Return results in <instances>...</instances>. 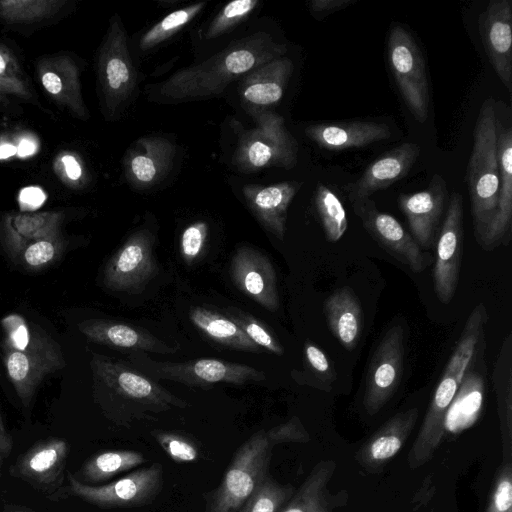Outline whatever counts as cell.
Returning a JSON list of instances; mask_svg holds the SVG:
<instances>
[{"label":"cell","mask_w":512,"mask_h":512,"mask_svg":"<svg viewBox=\"0 0 512 512\" xmlns=\"http://www.w3.org/2000/svg\"><path fill=\"white\" fill-rule=\"evenodd\" d=\"M499 193L494 218L480 243L485 251L507 246L512 238V129L498 126Z\"/></svg>","instance_id":"cell-21"},{"label":"cell","mask_w":512,"mask_h":512,"mask_svg":"<svg viewBox=\"0 0 512 512\" xmlns=\"http://www.w3.org/2000/svg\"><path fill=\"white\" fill-rule=\"evenodd\" d=\"M279 444L272 429L259 430L235 452L220 485L206 494V512H237L269 475L272 449Z\"/></svg>","instance_id":"cell-5"},{"label":"cell","mask_w":512,"mask_h":512,"mask_svg":"<svg viewBox=\"0 0 512 512\" xmlns=\"http://www.w3.org/2000/svg\"><path fill=\"white\" fill-rule=\"evenodd\" d=\"M78 329L89 341L112 348L159 354L177 350L143 328L113 320L86 319L78 324Z\"/></svg>","instance_id":"cell-24"},{"label":"cell","mask_w":512,"mask_h":512,"mask_svg":"<svg viewBox=\"0 0 512 512\" xmlns=\"http://www.w3.org/2000/svg\"><path fill=\"white\" fill-rule=\"evenodd\" d=\"M488 512H512V483L510 466H507L505 472L502 473L499 481L497 482Z\"/></svg>","instance_id":"cell-47"},{"label":"cell","mask_w":512,"mask_h":512,"mask_svg":"<svg viewBox=\"0 0 512 512\" xmlns=\"http://www.w3.org/2000/svg\"><path fill=\"white\" fill-rule=\"evenodd\" d=\"M314 204L326 240L332 243L339 241L348 226L346 211L339 197L325 184L317 183Z\"/></svg>","instance_id":"cell-38"},{"label":"cell","mask_w":512,"mask_h":512,"mask_svg":"<svg viewBox=\"0 0 512 512\" xmlns=\"http://www.w3.org/2000/svg\"><path fill=\"white\" fill-rule=\"evenodd\" d=\"M302 186L299 181H284L268 186L247 185L243 188L246 203L258 222L283 241L288 208Z\"/></svg>","instance_id":"cell-23"},{"label":"cell","mask_w":512,"mask_h":512,"mask_svg":"<svg viewBox=\"0 0 512 512\" xmlns=\"http://www.w3.org/2000/svg\"><path fill=\"white\" fill-rule=\"evenodd\" d=\"M290 484H280L269 475L237 512H280L295 493Z\"/></svg>","instance_id":"cell-39"},{"label":"cell","mask_w":512,"mask_h":512,"mask_svg":"<svg viewBox=\"0 0 512 512\" xmlns=\"http://www.w3.org/2000/svg\"><path fill=\"white\" fill-rule=\"evenodd\" d=\"M479 33L489 62L512 92V1L490 0L479 15Z\"/></svg>","instance_id":"cell-19"},{"label":"cell","mask_w":512,"mask_h":512,"mask_svg":"<svg viewBox=\"0 0 512 512\" xmlns=\"http://www.w3.org/2000/svg\"><path fill=\"white\" fill-rule=\"evenodd\" d=\"M66 0H0V20L12 26H31L60 14Z\"/></svg>","instance_id":"cell-36"},{"label":"cell","mask_w":512,"mask_h":512,"mask_svg":"<svg viewBox=\"0 0 512 512\" xmlns=\"http://www.w3.org/2000/svg\"><path fill=\"white\" fill-rule=\"evenodd\" d=\"M235 286L270 312L279 308L275 269L269 258L259 250L242 246L234 253L230 265Z\"/></svg>","instance_id":"cell-20"},{"label":"cell","mask_w":512,"mask_h":512,"mask_svg":"<svg viewBox=\"0 0 512 512\" xmlns=\"http://www.w3.org/2000/svg\"><path fill=\"white\" fill-rule=\"evenodd\" d=\"M151 434L175 462H193L198 459L199 450L196 444L186 436L163 430H153Z\"/></svg>","instance_id":"cell-44"},{"label":"cell","mask_w":512,"mask_h":512,"mask_svg":"<svg viewBox=\"0 0 512 512\" xmlns=\"http://www.w3.org/2000/svg\"><path fill=\"white\" fill-rule=\"evenodd\" d=\"M90 369L93 399L105 417L117 425L129 428L136 420H155L154 414L188 406L156 380L122 361L92 353Z\"/></svg>","instance_id":"cell-1"},{"label":"cell","mask_w":512,"mask_h":512,"mask_svg":"<svg viewBox=\"0 0 512 512\" xmlns=\"http://www.w3.org/2000/svg\"><path fill=\"white\" fill-rule=\"evenodd\" d=\"M63 174L70 182H77L82 176V167L73 154H65L61 159Z\"/></svg>","instance_id":"cell-49"},{"label":"cell","mask_w":512,"mask_h":512,"mask_svg":"<svg viewBox=\"0 0 512 512\" xmlns=\"http://www.w3.org/2000/svg\"><path fill=\"white\" fill-rule=\"evenodd\" d=\"M227 317L232 320L256 345L276 354L283 355L284 349L277 338L253 316L237 309H226Z\"/></svg>","instance_id":"cell-42"},{"label":"cell","mask_w":512,"mask_h":512,"mask_svg":"<svg viewBox=\"0 0 512 512\" xmlns=\"http://www.w3.org/2000/svg\"><path fill=\"white\" fill-rule=\"evenodd\" d=\"M417 143L404 142L381 154L371 162L355 181L344 190L351 204L369 199L406 177L420 156Z\"/></svg>","instance_id":"cell-18"},{"label":"cell","mask_w":512,"mask_h":512,"mask_svg":"<svg viewBox=\"0 0 512 512\" xmlns=\"http://www.w3.org/2000/svg\"><path fill=\"white\" fill-rule=\"evenodd\" d=\"M488 315L485 306L480 303L468 316L461 336L451 354L444 372L452 375L460 385L473 357L484 346V325Z\"/></svg>","instance_id":"cell-32"},{"label":"cell","mask_w":512,"mask_h":512,"mask_svg":"<svg viewBox=\"0 0 512 512\" xmlns=\"http://www.w3.org/2000/svg\"><path fill=\"white\" fill-rule=\"evenodd\" d=\"M256 127L244 131L232 158L233 165L242 172L265 167L292 169L298 160L299 145L278 114L249 110Z\"/></svg>","instance_id":"cell-6"},{"label":"cell","mask_w":512,"mask_h":512,"mask_svg":"<svg viewBox=\"0 0 512 512\" xmlns=\"http://www.w3.org/2000/svg\"><path fill=\"white\" fill-rule=\"evenodd\" d=\"M352 206L364 229L393 258L414 273H420L429 266L430 255L395 217L380 211L370 198Z\"/></svg>","instance_id":"cell-14"},{"label":"cell","mask_w":512,"mask_h":512,"mask_svg":"<svg viewBox=\"0 0 512 512\" xmlns=\"http://www.w3.org/2000/svg\"><path fill=\"white\" fill-rule=\"evenodd\" d=\"M97 75L105 111L112 117L131 97L137 85V73L129 54L127 33L118 15L111 18L100 46Z\"/></svg>","instance_id":"cell-9"},{"label":"cell","mask_w":512,"mask_h":512,"mask_svg":"<svg viewBox=\"0 0 512 512\" xmlns=\"http://www.w3.org/2000/svg\"><path fill=\"white\" fill-rule=\"evenodd\" d=\"M13 440L10 433L7 431L2 415L0 412V454L2 457H8L12 451Z\"/></svg>","instance_id":"cell-50"},{"label":"cell","mask_w":512,"mask_h":512,"mask_svg":"<svg viewBox=\"0 0 512 512\" xmlns=\"http://www.w3.org/2000/svg\"><path fill=\"white\" fill-rule=\"evenodd\" d=\"M191 322L209 339L231 349L260 352L256 345L227 316L205 307H192L189 310Z\"/></svg>","instance_id":"cell-31"},{"label":"cell","mask_w":512,"mask_h":512,"mask_svg":"<svg viewBox=\"0 0 512 512\" xmlns=\"http://www.w3.org/2000/svg\"><path fill=\"white\" fill-rule=\"evenodd\" d=\"M328 327L333 336L347 350H353L363 329L361 304L349 287L335 290L324 303Z\"/></svg>","instance_id":"cell-28"},{"label":"cell","mask_w":512,"mask_h":512,"mask_svg":"<svg viewBox=\"0 0 512 512\" xmlns=\"http://www.w3.org/2000/svg\"><path fill=\"white\" fill-rule=\"evenodd\" d=\"M208 235V225L197 221L187 226L180 239V253L187 264H192L202 253Z\"/></svg>","instance_id":"cell-45"},{"label":"cell","mask_w":512,"mask_h":512,"mask_svg":"<svg viewBox=\"0 0 512 512\" xmlns=\"http://www.w3.org/2000/svg\"><path fill=\"white\" fill-rule=\"evenodd\" d=\"M35 69L43 91L56 105L78 119L89 118L81 90L80 69L70 54L59 52L42 56Z\"/></svg>","instance_id":"cell-17"},{"label":"cell","mask_w":512,"mask_h":512,"mask_svg":"<svg viewBox=\"0 0 512 512\" xmlns=\"http://www.w3.org/2000/svg\"><path fill=\"white\" fill-rule=\"evenodd\" d=\"M153 244L154 236L147 229L130 235L105 265L104 286L115 292H141L158 272Z\"/></svg>","instance_id":"cell-11"},{"label":"cell","mask_w":512,"mask_h":512,"mask_svg":"<svg viewBox=\"0 0 512 512\" xmlns=\"http://www.w3.org/2000/svg\"><path fill=\"white\" fill-rule=\"evenodd\" d=\"M133 366L153 379L179 382L190 387L209 388L216 383L243 385L261 382L262 371L249 365L218 359H197L186 362H160L143 351L129 355Z\"/></svg>","instance_id":"cell-7"},{"label":"cell","mask_w":512,"mask_h":512,"mask_svg":"<svg viewBox=\"0 0 512 512\" xmlns=\"http://www.w3.org/2000/svg\"><path fill=\"white\" fill-rule=\"evenodd\" d=\"M387 54L406 107L417 122L424 123L428 119L430 105L426 64L415 38L399 23L390 27Z\"/></svg>","instance_id":"cell-8"},{"label":"cell","mask_w":512,"mask_h":512,"mask_svg":"<svg viewBox=\"0 0 512 512\" xmlns=\"http://www.w3.org/2000/svg\"><path fill=\"white\" fill-rule=\"evenodd\" d=\"M304 353L310 372L324 387L330 388L336 374L327 355L321 348L311 342H306Z\"/></svg>","instance_id":"cell-46"},{"label":"cell","mask_w":512,"mask_h":512,"mask_svg":"<svg viewBox=\"0 0 512 512\" xmlns=\"http://www.w3.org/2000/svg\"><path fill=\"white\" fill-rule=\"evenodd\" d=\"M417 418V408H411L392 417L369 442L365 452L368 462L379 463L393 457L402 447Z\"/></svg>","instance_id":"cell-34"},{"label":"cell","mask_w":512,"mask_h":512,"mask_svg":"<svg viewBox=\"0 0 512 512\" xmlns=\"http://www.w3.org/2000/svg\"><path fill=\"white\" fill-rule=\"evenodd\" d=\"M68 444L62 438H48L37 442L20 455L10 469L12 476L28 482L47 497H63L64 472Z\"/></svg>","instance_id":"cell-15"},{"label":"cell","mask_w":512,"mask_h":512,"mask_svg":"<svg viewBox=\"0 0 512 512\" xmlns=\"http://www.w3.org/2000/svg\"><path fill=\"white\" fill-rule=\"evenodd\" d=\"M205 6L204 2L176 10L150 28L140 39V48L148 50L165 41L188 24Z\"/></svg>","instance_id":"cell-41"},{"label":"cell","mask_w":512,"mask_h":512,"mask_svg":"<svg viewBox=\"0 0 512 512\" xmlns=\"http://www.w3.org/2000/svg\"><path fill=\"white\" fill-rule=\"evenodd\" d=\"M173 152L172 144L165 139H140L125 159L128 177L134 184H153L168 169Z\"/></svg>","instance_id":"cell-29"},{"label":"cell","mask_w":512,"mask_h":512,"mask_svg":"<svg viewBox=\"0 0 512 512\" xmlns=\"http://www.w3.org/2000/svg\"><path fill=\"white\" fill-rule=\"evenodd\" d=\"M2 356L7 376L23 406L31 404L42 381L66 366L59 343L19 314L1 320Z\"/></svg>","instance_id":"cell-3"},{"label":"cell","mask_w":512,"mask_h":512,"mask_svg":"<svg viewBox=\"0 0 512 512\" xmlns=\"http://www.w3.org/2000/svg\"><path fill=\"white\" fill-rule=\"evenodd\" d=\"M287 48L266 32H256L230 43L204 62L177 71L164 81L159 93L174 100L220 95L226 87L253 69L281 56Z\"/></svg>","instance_id":"cell-2"},{"label":"cell","mask_w":512,"mask_h":512,"mask_svg":"<svg viewBox=\"0 0 512 512\" xmlns=\"http://www.w3.org/2000/svg\"><path fill=\"white\" fill-rule=\"evenodd\" d=\"M293 68L292 60L281 56L253 69L241 78V98L256 106L278 103L283 97Z\"/></svg>","instance_id":"cell-26"},{"label":"cell","mask_w":512,"mask_h":512,"mask_svg":"<svg viewBox=\"0 0 512 512\" xmlns=\"http://www.w3.org/2000/svg\"><path fill=\"white\" fill-rule=\"evenodd\" d=\"M3 512H31V511H28L26 509H22V508H8V509H5Z\"/></svg>","instance_id":"cell-51"},{"label":"cell","mask_w":512,"mask_h":512,"mask_svg":"<svg viewBox=\"0 0 512 512\" xmlns=\"http://www.w3.org/2000/svg\"><path fill=\"white\" fill-rule=\"evenodd\" d=\"M38 104L37 94L15 53L0 42V105Z\"/></svg>","instance_id":"cell-33"},{"label":"cell","mask_w":512,"mask_h":512,"mask_svg":"<svg viewBox=\"0 0 512 512\" xmlns=\"http://www.w3.org/2000/svg\"><path fill=\"white\" fill-rule=\"evenodd\" d=\"M69 492L100 508H132L150 504L163 488L160 463L132 471L105 485L92 486L68 474Z\"/></svg>","instance_id":"cell-10"},{"label":"cell","mask_w":512,"mask_h":512,"mask_svg":"<svg viewBox=\"0 0 512 512\" xmlns=\"http://www.w3.org/2000/svg\"><path fill=\"white\" fill-rule=\"evenodd\" d=\"M356 0H311L308 4L310 13L316 19H323L330 14L345 9Z\"/></svg>","instance_id":"cell-48"},{"label":"cell","mask_w":512,"mask_h":512,"mask_svg":"<svg viewBox=\"0 0 512 512\" xmlns=\"http://www.w3.org/2000/svg\"><path fill=\"white\" fill-rule=\"evenodd\" d=\"M498 413L504 431L510 433L512 414V334L503 339L492 374Z\"/></svg>","instance_id":"cell-37"},{"label":"cell","mask_w":512,"mask_h":512,"mask_svg":"<svg viewBox=\"0 0 512 512\" xmlns=\"http://www.w3.org/2000/svg\"><path fill=\"white\" fill-rule=\"evenodd\" d=\"M257 0H235L224 6L210 23L206 39H214L242 22L254 10Z\"/></svg>","instance_id":"cell-43"},{"label":"cell","mask_w":512,"mask_h":512,"mask_svg":"<svg viewBox=\"0 0 512 512\" xmlns=\"http://www.w3.org/2000/svg\"><path fill=\"white\" fill-rule=\"evenodd\" d=\"M306 136L317 146L329 151L362 148L391 137L385 123L368 120L335 121L312 124Z\"/></svg>","instance_id":"cell-22"},{"label":"cell","mask_w":512,"mask_h":512,"mask_svg":"<svg viewBox=\"0 0 512 512\" xmlns=\"http://www.w3.org/2000/svg\"><path fill=\"white\" fill-rule=\"evenodd\" d=\"M498 120L493 98L485 99L478 111L473 145L466 169L474 236L480 245L492 222L499 193L497 155Z\"/></svg>","instance_id":"cell-4"},{"label":"cell","mask_w":512,"mask_h":512,"mask_svg":"<svg viewBox=\"0 0 512 512\" xmlns=\"http://www.w3.org/2000/svg\"><path fill=\"white\" fill-rule=\"evenodd\" d=\"M404 329L390 326L382 336L369 363L365 379L364 406L377 413L397 390L404 366Z\"/></svg>","instance_id":"cell-13"},{"label":"cell","mask_w":512,"mask_h":512,"mask_svg":"<svg viewBox=\"0 0 512 512\" xmlns=\"http://www.w3.org/2000/svg\"><path fill=\"white\" fill-rule=\"evenodd\" d=\"M435 246L434 290L441 303L449 304L458 287L464 247L463 198L459 192L448 198Z\"/></svg>","instance_id":"cell-12"},{"label":"cell","mask_w":512,"mask_h":512,"mask_svg":"<svg viewBox=\"0 0 512 512\" xmlns=\"http://www.w3.org/2000/svg\"><path fill=\"white\" fill-rule=\"evenodd\" d=\"M1 464H2V456L0 454V466H1Z\"/></svg>","instance_id":"cell-52"},{"label":"cell","mask_w":512,"mask_h":512,"mask_svg":"<svg viewBox=\"0 0 512 512\" xmlns=\"http://www.w3.org/2000/svg\"><path fill=\"white\" fill-rule=\"evenodd\" d=\"M65 246V239L59 232L28 244L15 260L28 270H41L57 261L64 252Z\"/></svg>","instance_id":"cell-40"},{"label":"cell","mask_w":512,"mask_h":512,"mask_svg":"<svg viewBox=\"0 0 512 512\" xmlns=\"http://www.w3.org/2000/svg\"><path fill=\"white\" fill-rule=\"evenodd\" d=\"M64 219L60 211L7 213L0 223L2 246L15 260L28 244L61 232Z\"/></svg>","instance_id":"cell-25"},{"label":"cell","mask_w":512,"mask_h":512,"mask_svg":"<svg viewBox=\"0 0 512 512\" xmlns=\"http://www.w3.org/2000/svg\"><path fill=\"white\" fill-rule=\"evenodd\" d=\"M447 200V184L438 173L433 174L425 189L398 196V207L408 222L410 234L423 250L436 244Z\"/></svg>","instance_id":"cell-16"},{"label":"cell","mask_w":512,"mask_h":512,"mask_svg":"<svg viewBox=\"0 0 512 512\" xmlns=\"http://www.w3.org/2000/svg\"><path fill=\"white\" fill-rule=\"evenodd\" d=\"M146 461L144 455L133 450H112L98 453L86 460L80 470L79 481L100 483L133 469Z\"/></svg>","instance_id":"cell-35"},{"label":"cell","mask_w":512,"mask_h":512,"mask_svg":"<svg viewBox=\"0 0 512 512\" xmlns=\"http://www.w3.org/2000/svg\"><path fill=\"white\" fill-rule=\"evenodd\" d=\"M458 388L459 384L456 379L444 372L431 400L417 441L413 446L412 464L419 465L425 462L438 444L443 434L448 410Z\"/></svg>","instance_id":"cell-27"},{"label":"cell","mask_w":512,"mask_h":512,"mask_svg":"<svg viewBox=\"0 0 512 512\" xmlns=\"http://www.w3.org/2000/svg\"><path fill=\"white\" fill-rule=\"evenodd\" d=\"M333 462L317 464L280 512H332L335 502L327 488Z\"/></svg>","instance_id":"cell-30"}]
</instances>
